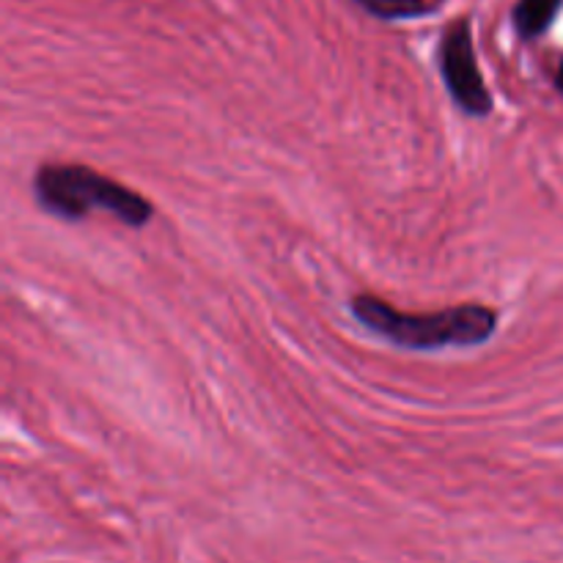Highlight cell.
<instances>
[{
    "label": "cell",
    "instance_id": "1",
    "mask_svg": "<svg viewBox=\"0 0 563 563\" xmlns=\"http://www.w3.org/2000/svg\"><path fill=\"white\" fill-rule=\"evenodd\" d=\"M355 317L372 333L405 346V350H443V346H476L495 333L493 308L456 306L432 313H410L388 306L372 295H361L352 302Z\"/></svg>",
    "mask_w": 563,
    "mask_h": 563
},
{
    "label": "cell",
    "instance_id": "2",
    "mask_svg": "<svg viewBox=\"0 0 563 563\" xmlns=\"http://www.w3.org/2000/svg\"><path fill=\"white\" fill-rule=\"evenodd\" d=\"M36 196L47 212L64 220H80L104 209L126 225H146L152 203L141 192L82 165H44L36 174Z\"/></svg>",
    "mask_w": 563,
    "mask_h": 563
},
{
    "label": "cell",
    "instance_id": "3",
    "mask_svg": "<svg viewBox=\"0 0 563 563\" xmlns=\"http://www.w3.org/2000/svg\"><path fill=\"white\" fill-rule=\"evenodd\" d=\"M440 69H443L451 97L465 113L487 115L493 110V97H489L482 71H478L471 22L467 20L454 22L445 31L443 49H440Z\"/></svg>",
    "mask_w": 563,
    "mask_h": 563
},
{
    "label": "cell",
    "instance_id": "4",
    "mask_svg": "<svg viewBox=\"0 0 563 563\" xmlns=\"http://www.w3.org/2000/svg\"><path fill=\"white\" fill-rule=\"evenodd\" d=\"M563 0H520L515 9V25L526 38L539 36L559 14Z\"/></svg>",
    "mask_w": 563,
    "mask_h": 563
},
{
    "label": "cell",
    "instance_id": "5",
    "mask_svg": "<svg viewBox=\"0 0 563 563\" xmlns=\"http://www.w3.org/2000/svg\"><path fill=\"white\" fill-rule=\"evenodd\" d=\"M357 3L379 20H407L432 11V3L427 0H357Z\"/></svg>",
    "mask_w": 563,
    "mask_h": 563
},
{
    "label": "cell",
    "instance_id": "6",
    "mask_svg": "<svg viewBox=\"0 0 563 563\" xmlns=\"http://www.w3.org/2000/svg\"><path fill=\"white\" fill-rule=\"evenodd\" d=\"M559 88L563 91V64H561V69H559Z\"/></svg>",
    "mask_w": 563,
    "mask_h": 563
}]
</instances>
